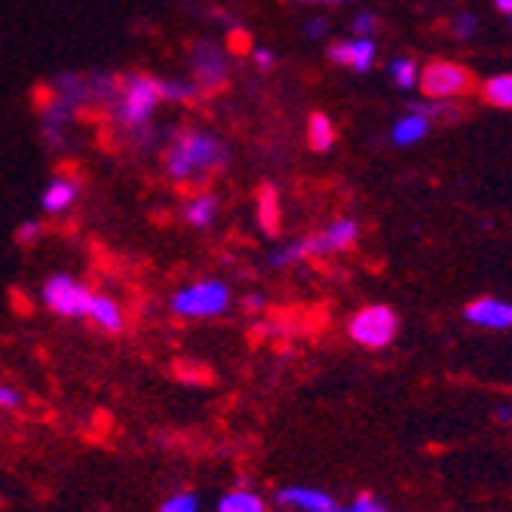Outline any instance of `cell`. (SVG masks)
<instances>
[{
	"instance_id": "cell-10",
	"label": "cell",
	"mask_w": 512,
	"mask_h": 512,
	"mask_svg": "<svg viewBox=\"0 0 512 512\" xmlns=\"http://www.w3.org/2000/svg\"><path fill=\"white\" fill-rule=\"evenodd\" d=\"M332 65H347L353 68L356 74H368L371 65H375V56H378V46L371 37H356V40H338L332 43L329 50H325Z\"/></svg>"
},
{
	"instance_id": "cell-13",
	"label": "cell",
	"mask_w": 512,
	"mask_h": 512,
	"mask_svg": "<svg viewBox=\"0 0 512 512\" xmlns=\"http://www.w3.org/2000/svg\"><path fill=\"white\" fill-rule=\"evenodd\" d=\"M276 503L301 509V512H325L335 506V500L319 488H283L276 494Z\"/></svg>"
},
{
	"instance_id": "cell-15",
	"label": "cell",
	"mask_w": 512,
	"mask_h": 512,
	"mask_svg": "<svg viewBox=\"0 0 512 512\" xmlns=\"http://www.w3.org/2000/svg\"><path fill=\"white\" fill-rule=\"evenodd\" d=\"M160 92H163V102L169 105H194L200 102V86L191 77H160Z\"/></svg>"
},
{
	"instance_id": "cell-16",
	"label": "cell",
	"mask_w": 512,
	"mask_h": 512,
	"mask_svg": "<svg viewBox=\"0 0 512 512\" xmlns=\"http://www.w3.org/2000/svg\"><path fill=\"white\" fill-rule=\"evenodd\" d=\"M307 142L316 154H325L332 151L335 142H338V132H335V123L329 114H310V123H307Z\"/></svg>"
},
{
	"instance_id": "cell-30",
	"label": "cell",
	"mask_w": 512,
	"mask_h": 512,
	"mask_svg": "<svg viewBox=\"0 0 512 512\" xmlns=\"http://www.w3.org/2000/svg\"><path fill=\"white\" fill-rule=\"evenodd\" d=\"M325 31H329V22H325V19H307L304 22V37H310V40L325 37Z\"/></svg>"
},
{
	"instance_id": "cell-22",
	"label": "cell",
	"mask_w": 512,
	"mask_h": 512,
	"mask_svg": "<svg viewBox=\"0 0 512 512\" xmlns=\"http://www.w3.org/2000/svg\"><path fill=\"white\" fill-rule=\"evenodd\" d=\"M390 77L399 89H411V86H417V65L411 59H393Z\"/></svg>"
},
{
	"instance_id": "cell-21",
	"label": "cell",
	"mask_w": 512,
	"mask_h": 512,
	"mask_svg": "<svg viewBox=\"0 0 512 512\" xmlns=\"http://www.w3.org/2000/svg\"><path fill=\"white\" fill-rule=\"evenodd\" d=\"M298 261H307V246H304V240H295V243H289V246H279V249L270 252V258H267V264L276 267V270L292 267V264H298Z\"/></svg>"
},
{
	"instance_id": "cell-1",
	"label": "cell",
	"mask_w": 512,
	"mask_h": 512,
	"mask_svg": "<svg viewBox=\"0 0 512 512\" xmlns=\"http://www.w3.org/2000/svg\"><path fill=\"white\" fill-rule=\"evenodd\" d=\"M166 175L178 184H203L230 166V148L224 138L203 126H184L172 132L166 154Z\"/></svg>"
},
{
	"instance_id": "cell-7",
	"label": "cell",
	"mask_w": 512,
	"mask_h": 512,
	"mask_svg": "<svg viewBox=\"0 0 512 512\" xmlns=\"http://www.w3.org/2000/svg\"><path fill=\"white\" fill-rule=\"evenodd\" d=\"M188 65L194 74L191 80L200 86V92H218L230 80V59L224 53V46L215 40H197L191 46Z\"/></svg>"
},
{
	"instance_id": "cell-18",
	"label": "cell",
	"mask_w": 512,
	"mask_h": 512,
	"mask_svg": "<svg viewBox=\"0 0 512 512\" xmlns=\"http://www.w3.org/2000/svg\"><path fill=\"white\" fill-rule=\"evenodd\" d=\"M258 221L264 234H276L279 230V197L273 184H261L258 188Z\"/></svg>"
},
{
	"instance_id": "cell-5",
	"label": "cell",
	"mask_w": 512,
	"mask_h": 512,
	"mask_svg": "<svg viewBox=\"0 0 512 512\" xmlns=\"http://www.w3.org/2000/svg\"><path fill=\"white\" fill-rule=\"evenodd\" d=\"M417 86L427 99H439V102H448L454 96H467V92L476 89V77L470 68H463L457 62H445V59H436L430 62L421 77H417Z\"/></svg>"
},
{
	"instance_id": "cell-3",
	"label": "cell",
	"mask_w": 512,
	"mask_h": 512,
	"mask_svg": "<svg viewBox=\"0 0 512 512\" xmlns=\"http://www.w3.org/2000/svg\"><path fill=\"white\" fill-rule=\"evenodd\" d=\"M172 313L181 319H212L227 313L230 286L224 279H200V283L184 286L172 295Z\"/></svg>"
},
{
	"instance_id": "cell-33",
	"label": "cell",
	"mask_w": 512,
	"mask_h": 512,
	"mask_svg": "<svg viewBox=\"0 0 512 512\" xmlns=\"http://www.w3.org/2000/svg\"><path fill=\"white\" fill-rule=\"evenodd\" d=\"M494 7L506 16H512V0H494Z\"/></svg>"
},
{
	"instance_id": "cell-6",
	"label": "cell",
	"mask_w": 512,
	"mask_h": 512,
	"mask_svg": "<svg viewBox=\"0 0 512 512\" xmlns=\"http://www.w3.org/2000/svg\"><path fill=\"white\" fill-rule=\"evenodd\" d=\"M347 332H350V338L359 347L381 350V347H387L396 338V332H399V316L387 304H368V307H362L350 319V329Z\"/></svg>"
},
{
	"instance_id": "cell-25",
	"label": "cell",
	"mask_w": 512,
	"mask_h": 512,
	"mask_svg": "<svg viewBox=\"0 0 512 512\" xmlns=\"http://www.w3.org/2000/svg\"><path fill=\"white\" fill-rule=\"evenodd\" d=\"M325 512H387L375 497L371 494H359L356 500H353V506H347V509H338V506H332V509H325Z\"/></svg>"
},
{
	"instance_id": "cell-4",
	"label": "cell",
	"mask_w": 512,
	"mask_h": 512,
	"mask_svg": "<svg viewBox=\"0 0 512 512\" xmlns=\"http://www.w3.org/2000/svg\"><path fill=\"white\" fill-rule=\"evenodd\" d=\"M43 307L62 316V319H86L89 301H92V289L83 286L80 279H74L71 273H53L40 289Z\"/></svg>"
},
{
	"instance_id": "cell-19",
	"label": "cell",
	"mask_w": 512,
	"mask_h": 512,
	"mask_svg": "<svg viewBox=\"0 0 512 512\" xmlns=\"http://www.w3.org/2000/svg\"><path fill=\"white\" fill-rule=\"evenodd\" d=\"M482 99L494 108H512V74H497L482 83Z\"/></svg>"
},
{
	"instance_id": "cell-29",
	"label": "cell",
	"mask_w": 512,
	"mask_h": 512,
	"mask_svg": "<svg viewBox=\"0 0 512 512\" xmlns=\"http://www.w3.org/2000/svg\"><path fill=\"white\" fill-rule=\"evenodd\" d=\"M252 62H255L261 71H267V68H273V65H276V56L267 50V46H255V50H252Z\"/></svg>"
},
{
	"instance_id": "cell-28",
	"label": "cell",
	"mask_w": 512,
	"mask_h": 512,
	"mask_svg": "<svg viewBox=\"0 0 512 512\" xmlns=\"http://www.w3.org/2000/svg\"><path fill=\"white\" fill-rule=\"evenodd\" d=\"M22 405V396L13 390V387H4L0 384V411H13V408H19Z\"/></svg>"
},
{
	"instance_id": "cell-34",
	"label": "cell",
	"mask_w": 512,
	"mask_h": 512,
	"mask_svg": "<svg viewBox=\"0 0 512 512\" xmlns=\"http://www.w3.org/2000/svg\"><path fill=\"white\" fill-rule=\"evenodd\" d=\"M509 28H512V22H509Z\"/></svg>"
},
{
	"instance_id": "cell-24",
	"label": "cell",
	"mask_w": 512,
	"mask_h": 512,
	"mask_svg": "<svg viewBox=\"0 0 512 512\" xmlns=\"http://www.w3.org/2000/svg\"><path fill=\"white\" fill-rule=\"evenodd\" d=\"M43 237V224L40 221H22L16 227V243L19 246H34Z\"/></svg>"
},
{
	"instance_id": "cell-17",
	"label": "cell",
	"mask_w": 512,
	"mask_h": 512,
	"mask_svg": "<svg viewBox=\"0 0 512 512\" xmlns=\"http://www.w3.org/2000/svg\"><path fill=\"white\" fill-rule=\"evenodd\" d=\"M430 123L433 120H427L424 114H417V111L405 114L393 126V142L396 145H414V142H421V138H427V132H430Z\"/></svg>"
},
{
	"instance_id": "cell-20",
	"label": "cell",
	"mask_w": 512,
	"mask_h": 512,
	"mask_svg": "<svg viewBox=\"0 0 512 512\" xmlns=\"http://www.w3.org/2000/svg\"><path fill=\"white\" fill-rule=\"evenodd\" d=\"M218 512H267V506H264V500L255 491L237 488V491H230V494L221 497Z\"/></svg>"
},
{
	"instance_id": "cell-32",
	"label": "cell",
	"mask_w": 512,
	"mask_h": 512,
	"mask_svg": "<svg viewBox=\"0 0 512 512\" xmlns=\"http://www.w3.org/2000/svg\"><path fill=\"white\" fill-rule=\"evenodd\" d=\"M295 4H329V7H338V4H347V0H295Z\"/></svg>"
},
{
	"instance_id": "cell-27",
	"label": "cell",
	"mask_w": 512,
	"mask_h": 512,
	"mask_svg": "<svg viewBox=\"0 0 512 512\" xmlns=\"http://www.w3.org/2000/svg\"><path fill=\"white\" fill-rule=\"evenodd\" d=\"M378 25H381V22H378V16H375V13H359V16H353V25H350V28H353L356 34L368 37V34L375 31Z\"/></svg>"
},
{
	"instance_id": "cell-11",
	"label": "cell",
	"mask_w": 512,
	"mask_h": 512,
	"mask_svg": "<svg viewBox=\"0 0 512 512\" xmlns=\"http://www.w3.org/2000/svg\"><path fill=\"white\" fill-rule=\"evenodd\" d=\"M463 316L473 325H482V329H512V304L497 301V298H479L467 304Z\"/></svg>"
},
{
	"instance_id": "cell-8",
	"label": "cell",
	"mask_w": 512,
	"mask_h": 512,
	"mask_svg": "<svg viewBox=\"0 0 512 512\" xmlns=\"http://www.w3.org/2000/svg\"><path fill=\"white\" fill-rule=\"evenodd\" d=\"M359 224L353 218H335L332 224H325L319 234H310L304 237V246H307V258H322V255H338V252H347L359 243Z\"/></svg>"
},
{
	"instance_id": "cell-23",
	"label": "cell",
	"mask_w": 512,
	"mask_h": 512,
	"mask_svg": "<svg viewBox=\"0 0 512 512\" xmlns=\"http://www.w3.org/2000/svg\"><path fill=\"white\" fill-rule=\"evenodd\" d=\"M197 509H200V500H197V494H191V491L172 494V497L160 506V512H197Z\"/></svg>"
},
{
	"instance_id": "cell-2",
	"label": "cell",
	"mask_w": 512,
	"mask_h": 512,
	"mask_svg": "<svg viewBox=\"0 0 512 512\" xmlns=\"http://www.w3.org/2000/svg\"><path fill=\"white\" fill-rule=\"evenodd\" d=\"M160 105H163L160 77L148 71H132L120 77V89L114 102L108 105V114L129 138H135V142H151L154 114Z\"/></svg>"
},
{
	"instance_id": "cell-12",
	"label": "cell",
	"mask_w": 512,
	"mask_h": 512,
	"mask_svg": "<svg viewBox=\"0 0 512 512\" xmlns=\"http://www.w3.org/2000/svg\"><path fill=\"white\" fill-rule=\"evenodd\" d=\"M86 319L96 325V329L108 332V335H120L126 329V319H123V310L114 298L108 295H99L92 292V301H89V310H86Z\"/></svg>"
},
{
	"instance_id": "cell-9",
	"label": "cell",
	"mask_w": 512,
	"mask_h": 512,
	"mask_svg": "<svg viewBox=\"0 0 512 512\" xmlns=\"http://www.w3.org/2000/svg\"><path fill=\"white\" fill-rule=\"evenodd\" d=\"M83 194V181L80 175H71V172H59L53 175L50 181H46V188L40 194V209L46 215H65L77 206Z\"/></svg>"
},
{
	"instance_id": "cell-31",
	"label": "cell",
	"mask_w": 512,
	"mask_h": 512,
	"mask_svg": "<svg viewBox=\"0 0 512 512\" xmlns=\"http://www.w3.org/2000/svg\"><path fill=\"white\" fill-rule=\"evenodd\" d=\"M243 307H246L249 313H261V310L267 307V298H264L261 292H255V295H246V301H243Z\"/></svg>"
},
{
	"instance_id": "cell-14",
	"label": "cell",
	"mask_w": 512,
	"mask_h": 512,
	"mask_svg": "<svg viewBox=\"0 0 512 512\" xmlns=\"http://www.w3.org/2000/svg\"><path fill=\"white\" fill-rule=\"evenodd\" d=\"M218 209H221V203L212 191H197L181 206V218H184V224L203 230V227H212V221L218 218Z\"/></svg>"
},
{
	"instance_id": "cell-26",
	"label": "cell",
	"mask_w": 512,
	"mask_h": 512,
	"mask_svg": "<svg viewBox=\"0 0 512 512\" xmlns=\"http://www.w3.org/2000/svg\"><path fill=\"white\" fill-rule=\"evenodd\" d=\"M476 16L473 13H460L457 19H454V37L457 40H467V37H473L476 34Z\"/></svg>"
}]
</instances>
